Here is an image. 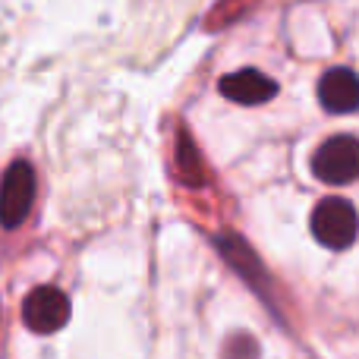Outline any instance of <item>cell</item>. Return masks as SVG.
I'll use <instances>...</instances> for the list:
<instances>
[{"label": "cell", "instance_id": "1", "mask_svg": "<svg viewBox=\"0 0 359 359\" xmlns=\"http://www.w3.org/2000/svg\"><path fill=\"white\" fill-rule=\"evenodd\" d=\"M312 236L328 249H347L353 246L356 233H359V215L356 208L341 196L322 198L312 211Z\"/></svg>", "mask_w": 359, "mask_h": 359}, {"label": "cell", "instance_id": "2", "mask_svg": "<svg viewBox=\"0 0 359 359\" xmlns=\"http://www.w3.org/2000/svg\"><path fill=\"white\" fill-rule=\"evenodd\" d=\"M312 174L328 186H347L359 180V139L331 136L312 155Z\"/></svg>", "mask_w": 359, "mask_h": 359}, {"label": "cell", "instance_id": "3", "mask_svg": "<svg viewBox=\"0 0 359 359\" xmlns=\"http://www.w3.org/2000/svg\"><path fill=\"white\" fill-rule=\"evenodd\" d=\"M35 202V170L29 161H13L0 183V224L6 230L19 227Z\"/></svg>", "mask_w": 359, "mask_h": 359}, {"label": "cell", "instance_id": "4", "mask_svg": "<svg viewBox=\"0 0 359 359\" xmlns=\"http://www.w3.org/2000/svg\"><path fill=\"white\" fill-rule=\"evenodd\" d=\"M22 322L35 334H54L69 322V297L57 287H35L22 303Z\"/></svg>", "mask_w": 359, "mask_h": 359}, {"label": "cell", "instance_id": "5", "mask_svg": "<svg viewBox=\"0 0 359 359\" xmlns=\"http://www.w3.org/2000/svg\"><path fill=\"white\" fill-rule=\"evenodd\" d=\"M318 101L331 114L359 111V76L353 69H328L318 82Z\"/></svg>", "mask_w": 359, "mask_h": 359}, {"label": "cell", "instance_id": "6", "mask_svg": "<svg viewBox=\"0 0 359 359\" xmlns=\"http://www.w3.org/2000/svg\"><path fill=\"white\" fill-rule=\"evenodd\" d=\"M221 95L230 101H236V104H265V101H271L274 95H278V82L268 79L265 73H259V69H240V73H230L221 79Z\"/></svg>", "mask_w": 359, "mask_h": 359}, {"label": "cell", "instance_id": "7", "mask_svg": "<svg viewBox=\"0 0 359 359\" xmlns=\"http://www.w3.org/2000/svg\"><path fill=\"white\" fill-rule=\"evenodd\" d=\"M227 359H259V347L249 334H240V337H230L227 344Z\"/></svg>", "mask_w": 359, "mask_h": 359}]
</instances>
